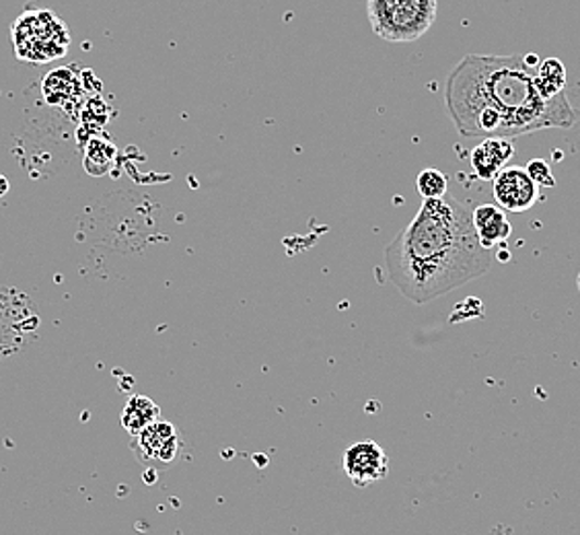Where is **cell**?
<instances>
[{
	"label": "cell",
	"instance_id": "cell-1",
	"mask_svg": "<svg viewBox=\"0 0 580 535\" xmlns=\"http://www.w3.org/2000/svg\"><path fill=\"white\" fill-rule=\"evenodd\" d=\"M537 69L525 56L468 54L445 83V106L466 138H517L545 129H570L577 111L566 93L545 99Z\"/></svg>",
	"mask_w": 580,
	"mask_h": 535
},
{
	"label": "cell",
	"instance_id": "cell-2",
	"mask_svg": "<svg viewBox=\"0 0 580 535\" xmlns=\"http://www.w3.org/2000/svg\"><path fill=\"white\" fill-rule=\"evenodd\" d=\"M490 264L492 254L475 235L472 210L447 196L424 200L414 221L385 250L389 280L418 305L486 275Z\"/></svg>",
	"mask_w": 580,
	"mask_h": 535
},
{
	"label": "cell",
	"instance_id": "cell-3",
	"mask_svg": "<svg viewBox=\"0 0 580 535\" xmlns=\"http://www.w3.org/2000/svg\"><path fill=\"white\" fill-rule=\"evenodd\" d=\"M366 13L382 39L410 44L435 25L438 0H366Z\"/></svg>",
	"mask_w": 580,
	"mask_h": 535
},
{
	"label": "cell",
	"instance_id": "cell-4",
	"mask_svg": "<svg viewBox=\"0 0 580 535\" xmlns=\"http://www.w3.org/2000/svg\"><path fill=\"white\" fill-rule=\"evenodd\" d=\"M13 44L25 62H52L69 52L71 36L52 11H27L13 25Z\"/></svg>",
	"mask_w": 580,
	"mask_h": 535
},
{
	"label": "cell",
	"instance_id": "cell-5",
	"mask_svg": "<svg viewBox=\"0 0 580 535\" xmlns=\"http://www.w3.org/2000/svg\"><path fill=\"white\" fill-rule=\"evenodd\" d=\"M183 437L180 428L165 421L145 428L141 435L132 437V453L136 460L153 470H169L180 462L183 453Z\"/></svg>",
	"mask_w": 580,
	"mask_h": 535
},
{
	"label": "cell",
	"instance_id": "cell-6",
	"mask_svg": "<svg viewBox=\"0 0 580 535\" xmlns=\"http://www.w3.org/2000/svg\"><path fill=\"white\" fill-rule=\"evenodd\" d=\"M492 194L505 212H525L540 200V185L531 180L525 167H505L492 180Z\"/></svg>",
	"mask_w": 580,
	"mask_h": 535
},
{
	"label": "cell",
	"instance_id": "cell-7",
	"mask_svg": "<svg viewBox=\"0 0 580 535\" xmlns=\"http://www.w3.org/2000/svg\"><path fill=\"white\" fill-rule=\"evenodd\" d=\"M346 476L359 488L383 481L389 472V460L377 441L352 443L345 453Z\"/></svg>",
	"mask_w": 580,
	"mask_h": 535
},
{
	"label": "cell",
	"instance_id": "cell-8",
	"mask_svg": "<svg viewBox=\"0 0 580 535\" xmlns=\"http://www.w3.org/2000/svg\"><path fill=\"white\" fill-rule=\"evenodd\" d=\"M515 155V147L508 138H484L472 150V167L475 175L484 182H492Z\"/></svg>",
	"mask_w": 580,
	"mask_h": 535
},
{
	"label": "cell",
	"instance_id": "cell-9",
	"mask_svg": "<svg viewBox=\"0 0 580 535\" xmlns=\"http://www.w3.org/2000/svg\"><path fill=\"white\" fill-rule=\"evenodd\" d=\"M473 229L480 243L486 250H494L496 245L505 243L512 233L507 212L496 204H482L472 210Z\"/></svg>",
	"mask_w": 580,
	"mask_h": 535
},
{
	"label": "cell",
	"instance_id": "cell-10",
	"mask_svg": "<svg viewBox=\"0 0 580 535\" xmlns=\"http://www.w3.org/2000/svg\"><path fill=\"white\" fill-rule=\"evenodd\" d=\"M157 421H161V408L157 406L150 398L132 396L128 400L124 412H122V426L132 437L141 435L145 428L155 425Z\"/></svg>",
	"mask_w": 580,
	"mask_h": 535
},
{
	"label": "cell",
	"instance_id": "cell-11",
	"mask_svg": "<svg viewBox=\"0 0 580 535\" xmlns=\"http://www.w3.org/2000/svg\"><path fill=\"white\" fill-rule=\"evenodd\" d=\"M535 83L545 99H556L564 95L566 69L563 62L558 58H547L544 62H540L537 73H535Z\"/></svg>",
	"mask_w": 580,
	"mask_h": 535
},
{
	"label": "cell",
	"instance_id": "cell-12",
	"mask_svg": "<svg viewBox=\"0 0 580 535\" xmlns=\"http://www.w3.org/2000/svg\"><path fill=\"white\" fill-rule=\"evenodd\" d=\"M418 194L424 200H435V198H443L447 196V187H449V180L443 171L438 169H424L416 180Z\"/></svg>",
	"mask_w": 580,
	"mask_h": 535
},
{
	"label": "cell",
	"instance_id": "cell-13",
	"mask_svg": "<svg viewBox=\"0 0 580 535\" xmlns=\"http://www.w3.org/2000/svg\"><path fill=\"white\" fill-rule=\"evenodd\" d=\"M525 169L535 184L544 185V187H554L556 185V180L552 175V169L545 163L544 159H531L527 163Z\"/></svg>",
	"mask_w": 580,
	"mask_h": 535
},
{
	"label": "cell",
	"instance_id": "cell-14",
	"mask_svg": "<svg viewBox=\"0 0 580 535\" xmlns=\"http://www.w3.org/2000/svg\"><path fill=\"white\" fill-rule=\"evenodd\" d=\"M9 192V180L4 175H0V198Z\"/></svg>",
	"mask_w": 580,
	"mask_h": 535
},
{
	"label": "cell",
	"instance_id": "cell-15",
	"mask_svg": "<svg viewBox=\"0 0 580 535\" xmlns=\"http://www.w3.org/2000/svg\"><path fill=\"white\" fill-rule=\"evenodd\" d=\"M577 289H579V293H580V272H579V277H577Z\"/></svg>",
	"mask_w": 580,
	"mask_h": 535
}]
</instances>
